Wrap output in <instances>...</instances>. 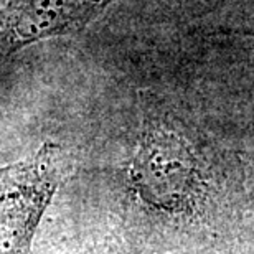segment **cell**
Here are the masks:
<instances>
[{"label": "cell", "mask_w": 254, "mask_h": 254, "mask_svg": "<svg viewBox=\"0 0 254 254\" xmlns=\"http://www.w3.org/2000/svg\"><path fill=\"white\" fill-rule=\"evenodd\" d=\"M114 0H8L0 12V53L83 30Z\"/></svg>", "instance_id": "cell-2"}, {"label": "cell", "mask_w": 254, "mask_h": 254, "mask_svg": "<svg viewBox=\"0 0 254 254\" xmlns=\"http://www.w3.org/2000/svg\"><path fill=\"white\" fill-rule=\"evenodd\" d=\"M62 177V150L53 142L27 159L0 167V254H30Z\"/></svg>", "instance_id": "cell-1"}]
</instances>
